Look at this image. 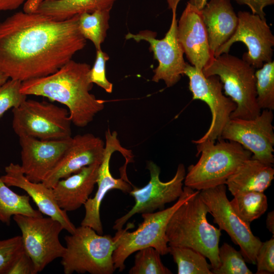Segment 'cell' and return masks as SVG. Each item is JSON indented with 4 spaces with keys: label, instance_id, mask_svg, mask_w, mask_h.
Returning <instances> with one entry per match:
<instances>
[{
    "label": "cell",
    "instance_id": "cell-2",
    "mask_svg": "<svg viewBox=\"0 0 274 274\" xmlns=\"http://www.w3.org/2000/svg\"><path fill=\"white\" fill-rule=\"evenodd\" d=\"M90 68L86 63L71 59L51 75L22 82L20 91L64 105L72 123L84 127L105 107L104 101L90 92L93 86L89 78Z\"/></svg>",
    "mask_w": 274,
    "mask_h": 274
},
{
    "label": "cell",
    "instance_id": "cell-20",
    "mask_svg": "<svg viewBox=\"0 0 274 274\" xmlns=\"http://www.w3.org/2000/svg\"><path fill=\"white\" fill-rule=\"evenodd\" d=\"M5 172L1 178L7 186L25 191L42 214L58 221L70 234L74 233L76 227L70 220L66 212L57 204L52 188L47 187L42 182H34L28 179L20 164L10 163L5 166Z\"/></svg>",
    "mask_w": 274,
    "mask_h": 274
},
{
    "label": "cell",
    "instance_id": "cell-34",
    "mask_svg": "<svg viewBox=\"0 0 274 274\" xmlns=\"http://www.w3.org/2000/svg\"><path fill=\"white\" fill-rule=\"evenodd\" d=\"M109 56L101 49L96 50V58L93 66L90 68L89 78L92 83H95L102 88L107 93L113 91V85L106 77V64Z\"/></svg>",
    "mask_w": 274,
    "mask_h": 274
},
{
    "label": "cell",
    "instance_id": "cell-33",
    "mask_svg": "<svg viewBox=\"0 0 274 274\" xmlns=\"http://www.w3.org/2000/svg\"><path fill=\"white\" fill-rule=\"evenodd\" d=\"M23 251L21 235L0 239V274H8Z\"/></svg>",
    "mask_w": 274,
    "mask_h": 274
},
{
    "label": "cell",
    "instance_id": "cell-18",
    "mask_svg": "<svg viewBox=\"0 0 274 274\" xmlns=\"http://www.w3.org/2000/svg\"><path fill=\"white\" fill-rule=\"evenodd\" d=\"M105 142L90 133L72 137L71 143L54 168L42 182L52 188L60 180L76 173L82 168L100 164L104 157Z\"/></svg>",
    "mask_w": 274,
    "mask_h": 274
},
{
    "label": "cell",
    "instance_id": "cell-27",
    "mask_svg": "<svg viewBox=\"0 0 274 274\" xmlns=\"http://www.w3.org/2000/svg\"><path fill=\"white\" fill-rule=\"evenodd\" d=\"M230 204L237 215L250 223L259 218L266 211L268 202L264 192L245 191L233 195Z\"/></svg>",
    "mask_w": 274,
    "mask_h": 274
},
{
    "label": "cell",
    "instance_id": "cell-30",
    "mask_svg": "<svg viewBox=\"0 0 274 274\" xmlns=\"http://www.w3.org/2000/svg\"><path fill=\"white\" fill-rule=\"evenodd\" d=\"M135 256L134 265L129 274H171L172 271L163 264L161 254L153 247L138 250Z\"/></svg>",
    "mask_w": 274,
    "mask_h": 274
},
{
    "label": "cell",
    "instance_id": "cell-28",
    "mask_svg": "<svg viewBox=\"0 0 274 274\" xmlns=\"http://www.w3.org/2000/svg\"><path fill=\"white\" fill-rule=\"evenodd\" d=\"M169 253L177 265L178 274H213L207 258L193 249L169 246Z\"/></svg>",
    "mask_w": 274,
    "mask_h": 274
},
{
    "label": "cell",
    "instance_id": "cell-24",
    "mask_svg": "<svg viewBox=\"0 0 274 274\" xmlns=\"http://www.w3.org/2000/svg\"><path fill=\"white\" fill-rule=\"evenodd\" d=\"M116 0H53L41 4L37 13L62 20L83 13L111 10Z\"/></svg>",
    "mask_w": 274,
    "mask_h": 274
},
{
    "label": "cell",
    "instance_id": "cell-19",
    "mask_svg": "<svg viewBox=\"0 0 274 274\" xmlns=\"http://www.w3.org/2000/svg\"><path fill=\"white\" fill-rule=\"evenodd\" d=\"M177 33L184 54L191 65L202 70L214 58L201 11L187 3L178 21Z\"/></svg>",
    "mask_w": 274,
    "mask_h": 274
},
{
    "label": "cell",
    "instance_id": "cell-1",
    "mask_svg": "<svg viewBox=\"0 0 274 274\" xmlns=\"http://www.w3.org/2000/svg\"><path fill=\"white\" fill-rule=\"evenodd\" d=\"M79 16L58 20L18 12L0 22V71L22 82L56 72L86 45Z\"/></svg>",
    "mask_w": 274,
    "mask_h": 274
},
{
    "label": "cell",
    "instance_id": "cell-16",
    "mask_svg": "<svg viewBox=\"0 0 274 274\" xmlns=\"http://www.w3.org/2000/svg\"><path fill=\"white\" fill-rule=\"evenodd\" d=\"M105 151L103 159L99 165L96 184L97 190L93 197L89 198L84 206L85 214L81 225L93 229L98 234H102L103 228L100 217L101 203L106 194L113 189L120 190L129 193L133 185L123 178H115L112 175L110 163L112 154L116 151L120 152L125 157V164L132 161L131 151L123 148L118 139L116 131H111L109 128L105 132Z\"/></svg>",
    "mask_w": 274,
    "mask_h": 274
},
{
    "label": "cell",
    "instance_id": "cell-26",
    "mask_svg": "<svg viewBox=\"0 0 274 274\" xmlns=\"http://www.w3.org/2000/svg\"><path fill=\"white\" fill-rule=\"evenodd\" d=\"M110 10H97L79 15L78 27L84 39L89 40L96 50L101 49L109 28Z\"/></svg>",
    "mask_w": 274,
    "mask_h": 274
},
{
    "label": "cell",
    "instance_id": "cell-15",
    "mask_svg": "<svg viewBox=\"0 0 274 274\" xmlns=\"http://www.w3.org/2000/svg\"><path fill=\"white\" fill-rule=\"evenodd\" d=\"M237 15L238 24L234 34L216 51L214 57L228 53L233 43L241 42L248 49L242 59L256 69L272 61L274 36L266 19L246 11H239Z\"/></svg>",
    "mask_w": 274,
    "mask_h": 274
},
{
    "label": "cell",
    "instance_id": "cell-5",
    "mask_svg": "<svg viewBox=\"0 0 274 274\" xmlns=\"http://www.w3.org/2000/svg\"><path fill=\"white\" fill-rule=\"evenodd\" d=\"M199 191L185 186L182 194L170 207L156 212L142 214L143 221L135 230L127 231L132 227L130 223L126 229L118 230L113 237L116 246L112 256L115 269L122 271L125 268L126 259L133 253L143 248L153 247L161 255L169 253L165 233L168 222L181 204Z\"/></svg>",
    "mask_w": 274,
    "mask_h": 274
},
{
    "label": "cell",
    "instance_id": "cell-17",
    "mask_svg": "<svg viewBox=\"0 0 274 274\" xmlns=\"http://www.w3.org/2000/svg\"><path fill=\"white\" fill-rule=\"evenodd\" d=\"M21 147V169L32 182H42L54 168L70 146L72 136L61 140H42L19 136Z\"/></svg>",
    "mask_w": 274,
    "mask_h": 274
},
{
    "label": "cell",
    "instance_id": "cell-43",
    "mask_svg": "<svg viewBox=\"0 0 274 274\" xmlns=\"http://www.w3.org/2000/svg\"><path fill=\"white\" fill-rule=\"evenodd\" d=\"M45 1H53V0H45Z\"/></svg>",
    "mask_w": 274,
    "mask_h": 274
},
{
    "label": "cell",
    "instance_id": "cell-23",
    "mask_svg": "<svg viewBox=\"0 0 274 274\" xmlns=\"http://www.w3.org/2000/svg\"><path fill=\"white\" fill-rule=\"evenodd\" d=\"M272 165L251 157L228 178L225 185L233 196L245 191L264 192L274 179Z\"/></svg>",
    "mask_w": 274,
    "mask_h": 274
},
{
    "label": "cell",
    "instance_id": "cell-29",
    "mask_svg": "<svg viewBox=\"0 0 274 274\" xmlns=\"http://www.w3.org/2000/svg\"><path fill=\"white\" fill-rule=\"evenodd\" d=\"M256 99L259 108L274 110V61L265 63L255 71Z\"/></svg>",
    "mask_w": 274,
    "mask_h": 274
},
{
    "label": "cell",
    "instance_id": "cell-36",
    "mask_svg": "<svg viewBox=\"0 0 274 274\" xmlns=\"http://www.w3.org/2000/svg\"><path fill=\"white\" fill-rule=\"evenodd\" d=\"M8 274H36L33 263L23 251L15 260Z\"/></svg>",
    "mask_w": 274,
    "mask_h": 274
},
{
    "label": "cell",
    "instance_id": "cell-12",
    "mask_svg": "<svg viewBox=\"0 0 274 274\" xmlns=\"http://www.w3.org/2000/svg\"><path fill=\"white\" fill-rule=\"evenodd\" d=\"M184 75L189 79V88L192 98L204 102L209 107L212 120L207 131L200 139L193 141L194 144L209 140L215 142L221 133L236 108L235 102L223 93V85L216 75L205 76L201 70L186 63Z\"/></svg>",
    "mask_w": 274,
    "mask_h": 274
},
{
    "label": "cell",
    "instance_id": "cell-31",
    "mask_svg": "<svg viewBox=\"0 0 274 274\" xmlns=\"http://www.w3.org/2000/svg\"><path fill=\"white\" fill-rule=\"evenodd\" d=\"M219 265L212 270L214 274H251L240 251L224 243L219 248Z\"/></svg>",
    "mask_w": 274,
    "mask_h": 274
},
{
    "label": "cell",
    "instance_id": "cell-21",
    "mask_svg": "<svg viewBox=\"0 0 274 274\" xmlns=\"http://www.w3.org/2000/svg\"><path fill=\"white\" fill-rule=\"evenodd\" d=\"M99 165L94 163L85 166L55 184L53 193L60 209L71 212L84 205L96 184Z\"/></svg>",
    "mask_w": 274,
    "mask_h": 274
},
{
    "label": "cell",
    "instance_id": "cell-42",
    "mask_svg": "<svg viewBox=\"0 0 274 274\" xmlns=\"http://www.w3.org/2000/svg\"><path fill=\"white\" fill-rule=\"evenodd\" d=\"M8 79L9 78L0 71V85L5 83Z\"/></svg>",
    "mask_w": 274,
    "mask_h": 274
},
{
    "label": "cell",
    "instance_id": "cell-9",
    "mask_svg": "<svg viewBox=\"0 0 274 274\" xmlns=\"http://www.w3.org/2000/svg\"><path fill=\"white\" fill-rule=\"evenodd\" d=\"M21 232L24 251L31 259L36 273L63 255L65 247L59 240L64 229L57 220L50 217L16 215L12 218Z\"/></svg>",
    "mask_w": 274,
    "mask_h": 274
},
{
    "label": "cell",
    "instance_id": "cell-39",
    "mask_svg": "<svg viewBox=\"0 0 274 274\" xmlns=\"http://www.w3.org/2000/svg\"><path fill=\"white\" fill-rule=\"evenodd\" d=\"M44 0H26L23 4V12L32 14L37 12Z\"/></svg>",
    "mask_w": 274,
    "mask_h": 274
},
{
    "label": "cell",
    "instance_id": "cell-13",
    "mask_svg": "<svg viewBox=\"0 0 274 274\" xmlns=\"http://www.w3.org/2000/svg\"><path fill=\"white\" fill-rule=\"evenodd\" d=\"M150 180L142 188L134 186L129 193L135 200L131 209L117 219L113 227L115 230L123 228L126 222L135 214L154 212L164 209L165 204L177 200L183 192V183L186 169L183 164L178 165L174 177L167 182H162L159 178L160 169L153 161L147 162Z\"/></svg>",
    "mask_w": 274,
    "mask_h": 274
},
{
    "label": "cell",
    "instance_id": "cell-3",
    "mask_svg": "<svg viewBox=\"0 0 274 274\" xmlns=\"http://www.w3.org/2000/svg\"><path fill=\"white\" fill-rule=\"evenodd\" d=\"M199 193L175 212L168 222L165 233L168 246L187 247L200 252L209 260L212 270H214L219 265L221 230L208 221L209 209Z\"/></svg>",
    "mask_w": 274,
    "mask_h": 274
},
{
    "label": "cell",
    "instance_id": "cell-32",
    "mask_svg": "<svg viewBox=\"0 0 274 274\" xmlns=\"http://www.w3.org/2000/svg\"><path fill=\"white\" fill-rule=\"evenodd\" d=\"M22 82L8 80L0 85V118L9 109L19 106L27 99L20 91Z\"/></svg>",
    "mask_w": 274,
    "mask_h": 274
},
{
    "label": "cell",
    "instance_id": "cell-11",
    "mask_svg": "<svg viewBox=\"0 0 274 274\" xmlns=\"http://www.w3.org/2000/svg\"><path fill=\"white\" fill-rule=\"evenodd\" d=\"M199 195L213 217L214 222L239 247L246 262L255 264L256 254L262 242L253 233L250 223L241 219L232 208L226 195V185L202 190Z\"/></svg>",
    "mask_w": 274,
    "mask_h": 274
},
{
    "label": "cell",
    "instance_id": "cell-7",
    "mask_svg": "<svg viewBox=\"0 0 274 274\" xmlns=\"http://www.w3.org/2000/svg\"><path fill=\"white\" fill-rule=\"evenodd\" d=\"M64 240L65 250L61 258L64 274L114 273L112 256L116 246L111 235L99 234L90 227L81 225Z\"/></svg>",
    "mask_w": 274,
    "mask_h": 274
},
{
    "label": "cell",
    "instance_id": "cell-37",
    "mask_svg": "<svg viewBox=\"0 0 274 274\" xmlns=\"http://www.w3.org/2000/svg\"><path fill=\"white\" fill-rule=\"evenodd\" d=\"M239 5L248 6L252 11V13L258 15L262 19H265V7L274 4V0H234Z\"/></svg>",
    "mask_w": 274,
    "mask_h": 274
},
{
    "label": "cell",
    "instance_id": "cell-4",
    "mask_svg": "<svg viewBox=\"0 0 274 274\" xmlns=\"http://www.w3.org/2000/svg\"><path fill=\"white\" fill-rule=\"evenodd\" d=\"M205 141L196 144L197 162L188 167L184 183L195 190L225 184L228 178L252 153L237 142L222 139Z\"/></svg>",
    "mask_w": 274,
    "mask_h": 274
},
{
    "label": "cell",
    "instance_id": "cell-8",
    "mask_svg": "<svg viewBox=\"0 0 274 274\" xmlns=\"http://www.w3.org/2000/svg\"><path fill=\"white\" fill-rule=\"evenodd\" d=\"M12 128L18 136L42 140L72 137V121L68 110L51 102L26 99L12 109Z\"/></svg>",
    "mask_w": 274,
    "mask_h": 274
},
{
    "label": "cell",
    "instance_id": "cell-40",
    "mask_svg": "<svg viewBox=\"0 0 274 274\" xmlns=\"http://www.w3.org/2000/svg\"><path fill=\"white\" fill-rule=\"evenodd\" d=\"M266 227L274 235V212L271 211L267 214L266 221Z\"/></svg>",
    "mask_w": 274,
    "mask_h": 274
},
{
    "label": "cell",
    "instance_id": "cell-10",
    "mask_svg": "<svg viewBox=\"0 0 274 274\" xmlns=\"http://www.w3.org/2000/svg\"><path fill=\"white\" fill-rule=\"evenodd\" d=\"M172 11V19L170 27L161 39H156V33L151 30H142L133 34L128 32L126 40L132 39L138 42H147L149 50L153 53L154 58L158 62L154 70L152 81L159 82L162 80L167 87L176 84L184 75L186 62L184 59V52L179 42L177 33L176 11L181 0H167Z\"/></svg>",
    "mask_w": 274,
    "mask_h": 274
},
{
    "label": "cell",
    "instance_id": "cell-25",
    "mask_svg": "<svg viewBox=\"0 0 274 274\" xmlns=\"http://www.w3.org/2000/svg\"><path fill=\"white\" fill-rule=\"evenodd\" d=\"M27 194L20 195L12 190L0 177V223L10 225L12 218L16 215L42 216L30 203Z\"/></svg>",
    "mask_w": 274,
    "mask_h": 274
},
{
    "label": "cell",
    "instance_id": "cell-14",
    "mask_svg": "<svg viewBox=\"0 0 274 274\" xmlns=\"http://www.w3.org/2000/svg\"><path fill=\"white\" fill-rule=\"evenodd\" d=\"M272 111L263 110L252 119L230 118L220 139L241 145L252 154V158L267 164L274 163V131Z\"/></svg>",
    "mask_w": 274,
    "mask_h": 274
},
{
    "label": "cell",
    "instance_id": "cell-6",
    "mask_svg": "<svg viewBox=\"0 0 274 274\" xmlns=\"http://www.w3.org/2000/svg\"><path fill=\"white\" fill-rule=\"evenodd\" d=\"M256 68L252 65L228 53L214 57L202 72L206 76H217L225 94L236 104L230 118L252 119L261 110L256 99Z\"/></svg>",
    "mask_w": 274,
    "mask_h": 274
},
{
    "label": "cell",
    "instance_id": "cell-41",
    "mask_svg": "<svg viewBox=\"0 0 274 274\" xmlns=\"http://www.w3.org/2000/svg\"><path fill=\"white\" fill-rule=\"evenodd\" d=\"M208 2V0H189L188 3L195 7L198 10L201 11Z\"/></svg>",
    "mask_w": 274,
    "mask_h": 274
},
{
    "label": "cell",
    "instance_id": "cell-35",
    "mask_svg": "<svg viewBox=\"0 0 274 274\" xmlns=\"http://www.w3.org/2000/svg\"><path fill=\"white\" fill-rule=\"evenodd\" d=\"M257 273L274 272V237L261 243L256 257Z\"/></svg>",
    "mask_w": 274,
    "mask_h": 274
},
{
    "label": "cell",
    "instance_id": "cell-22",
    "mask_svg": "<svg viewBox=\"0 0 274 274\" xmlns=\"http://www.w3.org/2000/svg\"><path fill=\"white\" fill-rule=\"evenodd\" d=\"M201 11L210 49L214 56L216 51L234 34L238 17L230 0H210Z\"/></svg>",
    "mask_w": 274,
    "mask_h": 274
},
{
    "label": "cell",
    "instance_id": "cell-38",
    "mask_svg": "<svg viewBox=\"0 0 274 274\" xmlns=\"http://www.w3.org/2000/svg\"><path fill=\"white\" fill-rule=\"evenodd\" d=\"M26 0H0V11H12L18 8Z\"/></svg>",
    "mask_w": 274,
    "mask_h": 274
}]
</instances>
